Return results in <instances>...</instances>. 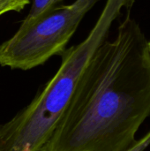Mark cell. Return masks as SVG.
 Segmentation results:
<instances>
[{
    "label": "cell",
    "instance_id": "1",
    "mask_svg": "<svg viewBox=\"0 0 150 151\" xmlns=\"http://www.w3.org/2000/svg\"><path fill=\"white\" fill-rule=\"evenodd\" d=\"M150 115L149 41L128 14L92 54L70 104L40 151H126Z\"/></svg>",
    "mask_w": 150,
    "mask_h": 151
},
{
    "label": "cell",
    "instance_id": "2",
    "mask_svg": "<svg viewBox=\"0 0 150 151\" xmlns=\"http://www.w3.org/2000/svg\"><path fill=\"white\" fill-rule=\"evenodd\" d=\"M123 5L108 0L88 37L60 55L61 65L31 103L13 118L0 123V151H40L66 111L78 81L95 50L106 40Z\"/></svg>",
    "mask_w": 150,
    "mask_h": 151
},
{
    "label": "cell",
    "instance_id": "3",
    "mask_svg": "<svg viewBox=\"0 0 150 151\" xmlns=\"http://www.w3.org/2000/svg\"><path fill=\"white\" fill-rule=\"evenodd\" d=\"M99 1L76 0L30 21L23 20L17 32L0 44V65L27 71L60 56L85 15Z\"/></svg>",
    "mask_w": 150,
    "mask_h": 151
},
{
    "label": "cell",
    "instance_id": "4",
    "mask_svg": "<svg viewBox=\"0 0 150 151\" xmlns=\"http://www.w3.org/2000/svg\"><path fill=\"white\" fill-rule=\"evenodd\" d=\"M64 0H30L31 7L29 9L28 14L23 19L24 21H30L36 19L46 12L62 5Z\"/></svg>",
    "mask_w": 150,
    "mask_h": 151
},
{
    "label": "cell",
    "instance_id": "5",
    "mask_svg": "<svg viewBox=\"0 0 150 151\" xmlns=\"http://www.w3.org/2000/svg\"><path fill=\"white\" fill-rule=\"evenodd\" d=\"M30 4V0H0V16L9 12H19Z\"/></svg>",
    "mask_w": 150,
    "mask_h": 151
},
{
    "label": "cell",
    "instance_id": "6",
    "mask_svg": "<svg viewBox=\"0 0 150 151\" xmlns=\"http://www.w3.org/2000/svg\"><path fill=\"white\" fill-rule=\"evenodd\" d=\"M150 145V131L140 140H137L135 143L130 147L126 151H144Z\"/></svg>",
    "mask_w": 150,
    "mask_h": 151
},
{
    "label": "cell",
    "instance_id": "7",
    "mask_svg": "<svg viewBox=\"0 0 150 151\" xmlns=\"http://www.w3.org/2000/svg\"><path fill=\"white\" fill-rule=\"evenodd\" d=\"M149 51L150 54V42H149Z\"/></svg>",
    "mask_w": 150,
    "mask_h": 151
}]
</instances>
